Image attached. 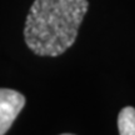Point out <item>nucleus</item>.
Wrapping results in <instances>:
<instances>
[{"label":"nucleus","mask_w":135,"mask_h":135,"mask_svg":"<svg viewBox=\"0 0 135 135\" xmlns=\"http://www.w3.org/2000/svg\"><path fill=\"white\" fill-rule=\"evenodd\" d=\"M88 0H35L26 16L25 43L36 55L58 56L75 43Z\"/></svg>","instance_id":"nucleus-1"},{"label":"nucleus","mask_w":135,"mask_h":135,"mask_svg":"<svg viewBox=\"0 0 135 135\" xmlns=\"http://www.w3.org/2000/svg\"><path fill=\"white\" fill-rule=\"evenodd\" d=\"M24 105V95L11 89H0V135L9 130Z\"/></svg>","instance_id":"nucleus-2"},{"label":"nucleus","mask_w":135,"mask_h":135,"mask_svg":"<svg viewBox=\"0 0 135 135\" xmlns=\"http://www.w3.org/2000/svg\"><path fill=\"white\" fill-rule=\"evenodd\" d=\"M118 128L120 135H135V109L126 106L119 113Z\"/></svg>","instance_id":"nucleus-3"},{"label":"nucleus","mask_w":135,"mask_h":135,"mask_svg":"<svg viewBox=\"0 0 135 135\" xmlns=\"http://www.w3.org/2000/svg\"><path fill=\"white\" fill-rule=\"evenodd\" d=\"M61 135H73V134H61Z\"/></svg>","instance_id":"nucleus-4"}]
</instances>
